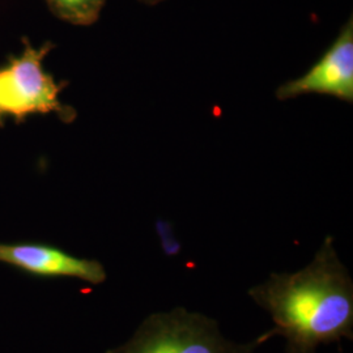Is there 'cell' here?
I'll return each mask as SVG.
<instances>
[{"label":"cell","instance_id":"cell-5","mask_svg":"<svg viewBox=\"0 0 353 353\" xmlns=\"http://www.w3.org/2000/svg\"><path fill=\"white\" fill-rule=\"evenodd\" d=\"M0 263L38 278H71L100 285L108 274L100 261L79 258L63 249L38 242H0Z\"/></svg>","mask_w":353,"mask_h":353},{"label":"cell","instance_id":"cell-7","mask_svg":"<svg viewBox=\"0 0 353 353\" xmlns=\"http://www.w3.org/2000/svg\"><path fill=\"white\" fill-rule=\"evenodd\" d=\"M156 230H157L159 239L161 242V249L165 252V255L169 258L176 256L181 252V245L173 233L172 224L164 220H159L156 224Z\"/></svg>","mask_w":353,"mask_h":353},{"label":"cell","instance_id":"cell-6","mask_svg":"<svg viewBox=\"0 0 353 353\" xmlns=\"http://www.w3.org/2000/svg\"><path fill=\"white\" fill-rule=\"evenodd\" d=\"M50 12L71 26H93L101 14L105 0H45Z\"/></svg>","mask_w":353,"mask_h":353},{"label":"cell","instance_id":"cell-4","mask_svg":"<svg viewBox=\"0 0 353 353\" xmlns=\"http://www.w3.org/2000/svg\"><path fill=\"white\" fill-rule=\"evenodd\" d=\"M327 94L353 101V19L343 28L331 46L310 70L279 87L276 99L287 101L303 94Z\"/></svg>","mask_w":353,"mask_h":353},{"label":"cell","instance_id":"cell-1","mask_svg":"<svg viewBox=\"0 0 353 353\" xmlns=\"http://www.w3.org/2000/svg\"><path fill=\"white\" fill-rule=\"evenodd\" d=\"M248 294L272 318L268 334L285 339V353H316L321 345L353 341V280L331 236L309 265L274 272Z\"/></svg>","mask_w":353,"mask_h":353},{"label":"cell","instance_id":"cell-2","mask_svg":"<svg viewBox=\"0 0 353 353\" xmlns=\"http://www.w3.org/2000/svg\"><path fill=\"white\" fill-rule=\"evenodd\" d=\"M270 339L267 331L248 343L230 341L214 318L178 306L147 316L126 343L106 353H254Z\"/></svg>","mask_w":353,"mask_h":353},{"label":"cell","instance_id":"cell-3","mask_svg":"<svg viewBox=\"0 0 353 353\" xmlns=\"http://www.w3.org/2000/svg\"><path fill=\"white\" fill-rule=\"evenodd\" d=\"M23 42V52L0 67V126L7 117L21 123L34 114L54 113L64 123L74 122L75 109L59 100L68 81L57 83L43 68V61L55 45L48 41L34 48L26 38Z\"/></svg>","mask_w":353,"mask_h":353},{"label":"cell","instance_id":"cell-8","mask_svg":"<svg viewBox=\"0 0 353 353\" xmlns=\"http://www.w3.org/2000/svg\"><path fill=\"white\" fill-rule=\"evenodd\" d=\"M140 3L145 4V6H156V4H160L165 0H139Z\"/></svg>","mask_w":353,"mask_h":353}]
</instances>
